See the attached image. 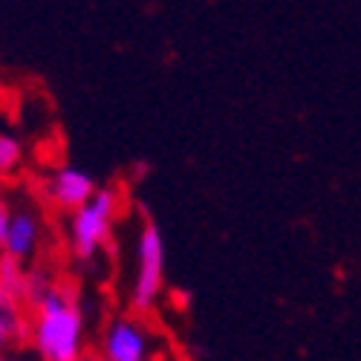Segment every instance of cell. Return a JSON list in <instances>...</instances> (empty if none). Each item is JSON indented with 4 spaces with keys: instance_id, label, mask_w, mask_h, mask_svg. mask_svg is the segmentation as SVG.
I'll return each mask as SVG.
<instances>
[{
    "instance_id": "6da1fadb",
    "label": "cell",
    "mask_w": 361,
    "mask_h": 361,
    "mask_svg": "<svg viewBox=\"0 0 361 361\" xmlns=\"http://www.w3.org/2000/svg\"><path fill=\"white\" fill-rule=\"evenodd\" d=\"M32 347L41 361H75L84 355V312L78 289L70 281H55L32 307Z\"/></svg>"
},
{
    "instance_id": "7a4b0ae2",
    "label": "cell",
    "mask_w": 361,
    "mask_h": 361,
    "mask_svg": "<svg viewBox=\"0 0 361 361\" xmlns=\"http://www.w3.org/2000/svg\"><path fill=\"white\" fill-rule=\"evenodd\" d=\"M116 212L118 194L113 188H99L93 200L70 214V249L78 260H93L110 243Z\"/></svg>"
},
{
    "instance_id": "3957f363",
    "label": "cell",
    "mask_w": 361,
    "mask_h": 361,
    "mask_svg": "<svg viewBox=\"0 0 361 361\" xmlns=\"http://www.w3.org/2000/svg\"><path fill=\"white\" fill-rule=\"evenodd\" d=\"M165 286V240L154 220H147L136 240V275L130 286V310L145 315L157 307Z\"/></svg>"
},
{
    "instance_id": "277c9868",
    "label": "cell",
    "mask_w": 361,
    "mask_h": 361,
    "mask_svg": "<svg viewBox=\"0 0 361 361\" xmlns=\"http://www.w3.org/2000/svg\"><path fill=\"white\" fill-rule=\"evenodd\" d=\"M150 355H154V338L139 318L118 315L107 324L102 336L104 361H147Z\"/></svg>"
},
{
    "instance_id": "5b68a950",
    "label": "cell",
    "mask_w": 361,
    "mask_h": 361,
    "mask_svg": "<svg viewBox=\"0 0 361 361\" xmlns=\"http://www.w3.org/2000/svg\"><path fill=\"white\" fill-rule=\"evenodd\" d=\"M99 185H96V179L90 176L84 168H75V165H64V168H58L52 176H49V183H47V197L49 202H55L58 208H67V212H78L81 205H87L90 200L96 197Z\"/></svg>"
},
{
    "instance_id": "8992f818",
    "label": "cell",
    "mask_w": 361,
    "mask_h": 361,
    "mask_svg": "<svg viewBox=\"0 0 361 361\" xmlns=\"http://www.w3.org/2000/svg\"><path fill=\"white\" fill-rule=\"evenodd\" d=\"M41 234H44V223H41L38 212H32V208H18L12 214V226H9V234L4 240V246H0V252L23 263L29 257H35V252L41 246Z\"/></svg>"
},
{
    "instance_id": "52a82bcc",
    "label": "cell",
    "mask_w": 361,
    "mask_h": 361,
    "mask_svg": "<svg viewBox=\"0 0 361 361\" xmlns=\"http://www.w3.org/2000/svg\"><path fill=\"white\" fill-rule=\"evenodd\" d=\"M32 338V321L26 318L23 304L0 289V353Z\"/></svg>"
},
{
    "instance_id": "ba28073f",
    "label": "cell",
    "mask_w": 361,
    "mask_h": 361,
    "mask_svg": "<svg viewBox=\"0 0 361 361\" xmlns=\"http://www.w3.org/2000/svg\"><path fill=\"white\" fill-rule=\"evenodd\" d=\"M26 272L29 269H23L20 260L0 252V289H4L9 298L20 300V304H23V295H26Z\"/></svg>"
},
{
    "instance_id": "9c48e42d",
    "label": "cell",
    "mask_w": 361,
    "mask_h": 361,
    "mask_svg": "<svg viewBox=\"0 0 361 361\" xmlns=\"http://www.w3.org/2000/svg\"><path fill=\"white\" fill-rule=\"evenodd\" d=\"M23 162V145L12 133H0V176H12Z\"/></svg>"
},
{
    "instance_id": "30bf717a",
    "label": "cell",
    "mask_w": 361,
    "mask_h": 361,
    "mask_svg": "<svg viewBox=\"0 0 361 361\" xmlns=\"http://www.w3.org/2000/svg\"><path fill=\"white\" fill-rule=\"evenodd\" d=\"M52 278L44 272V269H29V272H26V295H23V307H29V310H32L35 304H38V300L52 289Z\"/></svg>"
},
{
    "instance_id": "8fae6325",
    "label": "cell",
    "mask_w": 361,
    "mask_h": 361,
    "mask_svg": "<svg viewBox=\"0 0 361 361\" xmlns=\"http://www.w3.org/2000/svg\"><path fill=\"white\" fill-rule=\"evenodd\" d=\"M12 214H15V208L9 205V200H6V197H0V246H4V240H6V234H9Z\"/></svg>"
},
{
    "instance_id": "7c38bea8",
    "label": "cell",
    "mask_w": 361,
    "mask_h": 361,
    "mask_svg": "<svg viewBox=\"0 0 361 361\" xmlns=\"http://www.w3.org/2000/svg\"><path fill=\"white\" fill-rule=\"evenodd\" d=\"M75 361H104V358H102V353H84V355H78Z\"/></svg>"
},
{
    "instance_id": "4fadbf2b",
    "label": "cell",
    "mask_w": 361,
    "mask_h": 361,
    "mask_svg": "<svg viewBox=\"0 0 361 361\" xmlns=\"http://www.w3.org/2000/svg\"><path fill=\"white\" fill-rule=\"evenodd\" d=\"M147 361H176V358H173V355H168V353H154Z\"/></svg>"
},
{
    "instance_id": "5bb4252c",
    "label": "cell",
    "mask_w": 361,
    "mask_h": 361,
    "mask_svg": "<svg viewBox=\"0 0 361 361\" xmlns=\"http://www.w3.org/2000/svg\"><path fill=\"white\" fill-rule=\"evenodd\" d=\"M0 361H12V358H9L6 353H0Z\"/></svg>"
}]
</instances>
